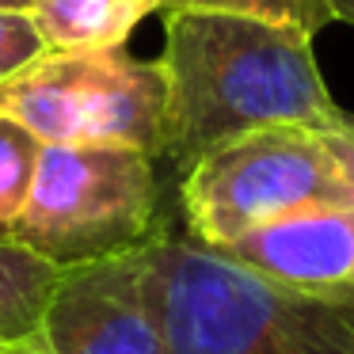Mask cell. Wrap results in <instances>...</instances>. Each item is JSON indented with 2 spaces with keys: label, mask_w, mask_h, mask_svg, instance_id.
Listing matches in <instances>:
<instances>
[{
  "label": "cell",
  "mask_w": 354,
  "mask_h": 354,
  "mask_svg": "<svg viewBox=\"0 0 354 354\" xmlns=\"http://www.w3.org/2000/svg\"><path fill=\"white\" fill-rule=\"evenodd\" d=\"M42 141L16 126L12 118H0V232H8L19 217L35 179Z\"/></svg>",
  "instance_id": "cell-11"
},
{
  "label": "cell",
  "mask_w": 354,
  "mask_h": 354,
  "mask_svg": "<svg viewBox=\"0 0 354 354\" xmlns=\"http://www.w3.org/2000/svg\"><path fill=\"white\" fill-rule=\"evenodd\" d=\"M57 282V267L0 232V343L31 339Z\"/></svg>",
  "instance_id": "cell-9"
},
{
  "label": "cell",
  "mask_w": 354,
  "mask_h": 354,
  "mask_svg": "<svg viewBox=\"0 0 354 354\" xmlns=\"http://www.w3.org/2000/svg\"><path fill=\"white\" fill-rule=\"evenodd\" d=\"M179 206L187 236L221 248L297 209L354 206V176L328 130L263 126L183 164Z\"/></svg>",
  "instance_id": "cell-3"
},
{
  "label": "cell",
  "mask_w": 354,
  "mask_h": 354,
  "mask_svg": "<svg viewBox=\"0 0 354 354\" xmlns=\"http://www.w3.org/2000/svg\"><path fill=\"white\" fill-rule=\"evenodd\" d=\"M164 354H354V301L263 282L191 236L149 240Z\"/></svg>",
  "instance_id": "cell-2"
},
{
  "label": "cell",
  "mask_w": 354,
  "mask_h": 354,
  "mask_svg": "<svg viewBox=\"0 0 354 354\" xmlns=\"http://www.w3.org/2000/svg\"><path fill=\"white\" fill-rule=\"evenodd\" d=\"M156 160L130 145H42L19 217L4 236L57 270L130 252L160 232Z\"/></svg>",
  "instance_id": "cell-4"
},
{
  "label": "cell",
  "mask_w": 354,
  "mask_h": 354,
  "mask_svg": "<svg viewBox=\"0 0 354 354\" xmlns=\"http://www.w3.org/2000/svg\"><path fill=\"white\" fill-rule=\"evenodd\" d=\"M331 141L339 145V153L346 156V164H351V176H354V115H346L343 111V118H339L335 126H331Z\"/></svg>",
  "instance_id": "cell-13"
},
{
  "label": "cell",
  "mask_w": 354,
  "mask_h": 354,
  "mask_svg": "<svg viewBox=\"0 0 354 354\" xmlns=\"http://www.w3.org/2000/svg\"><path fill=\"white\" fill-rule=\"evenodd\" d=\"M168 80L160 62L111 50H46L0 80V118L42 145H130L164 156Z\"/></svg>",
  "instance_id": "cell-5"
},
{
  "label": "cell",
  "mask_w": 354,
  "mask_h": 354,
  "mask_svg": "<svg viewBox=\"0 0 354 354\" xmlns=\"http://www.w3.org/2000/svg\"><path fill=\"white\" fill-rule=\"evenodd\" d=\"M160 69L168 80L164 156L179 168L248 130H331L343 118L316 69L313 35L286 24L168 12Z\"/></svg>",
  "instance_id": "cell-1"
},
{
  "label": "cell",
  "mask_w": 354,
  "mask_h": 354,
  "mask_svg": "<svg viewBox=\"0 0 354 354\" xmlns=\"http://www.w3.org/2000/svg\"><path fill=\"white\" fill-rule=\"evenodd\" d=\"M0 354H46L39 346V339H12V343H0Z\"/></svg>",
  "instance_id": "cell-14"
},
{
  "label": "cell",
  "mask_w": 354,
  "mask_h": 354,
  "mask_svg": "<svg viewBox=\"0 0 354 354\" xmlns=\"http://www.w3.org/2000/svg\"><path fill=\"white\" fill-rule=\"evenodd\" d=\"M31 4H35V0H0V8H31Z\"/></svg>",
  "instance_id": "cell-16"
},
{
  "label": "cell",
  "mask_w": 354,
  "mask_h": 354,
  "mask_svg": "<svg viewBox=\"0 0 354 354\" xmlns=\"http://www.w3.org/2000/svg\"><path fill=\"white\" fill-rule=\"evenodd\" d=\"M39 54H46V42H42L39 27H35L31 12L0 8V80L16 77Z\"/></svg>",
  "instance_id": "cell-12"
},
{
  "label": "cell",
  "mask_w": 354,
  "mask_h": 354,
  "mask_svg": "<svg viewBox=\"0 0 354 354\" xmlns=\"http://www.w3.org/2000/svg\"><path fill=\"white\" fill-rule=\"evenodd\" d=\"M156 8V0H35L27 12L46 50H111Z\"/></svg>",
  "instance_id": "cell-8"
},
{
  "label": "cell",
  "mask_w": 354,
  "mask_h": 354,
  "mask_svg": "<svg viewBox=\"0 0 354 354\" xmlns=\"http://www.w3.org/2000/svg\"><path fill=\"white\" fill-rule=\"evenodd\" d=\"M214 252L278 290L354 301V206L297 209Z\"/></svg>",
  "instance_id": "cell-7"
},
{
  "label": "cell",
  "mask_w": 354,
  "mask_h": 354,
  "mask_svg": "<svg viewBox=\"0 0 354 354\" xmlns=\"http://www.w3.org/2000/svg\"><path fill=\"white\" fill-rule=\"evenodd\" d=\"M35 339L46 354H164L149 244L57 270Z\"/></svg>",
  "instance_id": "cell-6"
},
{
  "label": "cell",
  "mask_w": 354,
  "mask_h": 354,
  "mask_svg": "<svg viewBox=\"0 0 354 354\" xmlns=\"http://www.w3.org/2000/svg\"><path fill=\"white\" fill-rule=\"evenodd\" d=\"M331 4V16L343 19V24H354V0H328Z\"/></svg>",
  "instance_id": "cell-15"
},
{
  "label": "cell",
  "mask_w": 354,
  "mask_h": 354,
  "mask_svg": "<svg viewBox=\"0 0 354 354\" xmlns=\"http://www.w3.org/2000/svg\"><path fill=\"white\" fill-rule=\"evenodd\" d=\"M164 12H229V16H252L267 24H286L305 35L328 27L331 4L328 0H156Z\"/></svg>",
  "instance_id": "cell-10"
}]
</instances>
